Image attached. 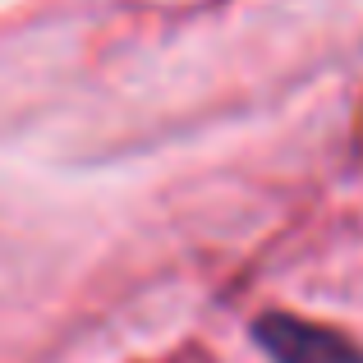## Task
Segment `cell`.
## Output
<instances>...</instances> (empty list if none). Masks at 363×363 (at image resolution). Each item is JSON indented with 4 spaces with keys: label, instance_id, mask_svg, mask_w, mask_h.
I'll return each mask as SVG.
<instances>
[{
    "label": "cell",
    "instance_id": "1",
    "mask_svg": "<svg viewBox=\"0 0 363 363\" xmlns=\"http://www.w3.org/2000/svg\"><path fill=\"white\" fill-rule=\"evenodd\" d=\"M253 336L272 354V363H363V354L345 336H336L327 327H313L303 318H285V313L262 318L253 327Z\"/></svg>",
    "mask_w": 363,
    "mask_h": 363
}]
</instances>
